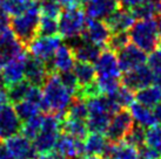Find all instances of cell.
Returning a JSON list of instances; mask_svg holds the SVG:
<instances>
[{
	"label": "cell",
	"mask_w": 161,
	"mask_h": 159,
	"mask_svg": "<svg viewBox=\"0 0 161 159\" xmlns=\"http://www.w3.org/2000/svg\"><path fill=\"white\" fill-rule=\"evenodd\" d=\"M61 6L57 1L53 0H42L40 3V15L41 17H48V18L58 19L61 13Z\"/></svg>",
	"instance_id": "cell-37"
},
{
	"label": "cell",
	"mask_w": 161,
	"mask_h": 159,
	"mask_svg": "<svg viewBox=\"0 0 161 159\" xmlns=\"http://www.w3.org/2000/svg\"><path fill=\"white\" fill-rule=\"evenodd\" d=\"M42 121H44V115L39 114V115L34 116L32 118L27 119L26 122H23L20 133H23L25 137L33 141L34 137H36V135L39 133V131L41 130Z\"/></svg>",
	"instance_id": "cell-31"
},
{
	"label": "cell",
	"mask_w": 161,
	"mask_h": 159,
	"mask_svg": "<svg viewBox=\"0 0 161 159\" xmlns=\"http://www.w3.org/2000/svg\"><path fill=\"white\" fill-rule=\"evenodd\" d=\"M153 112H154V116H155L158 124H161V102L158 105L154 106V111Z\"/></svg>",
	"instance_id": "cell-45"
},
{
	"label": "cell",
	"mask_w": 161,
	"mask_h": 159,
	"mask_svg": "<svg viewBox=\"0 0 161 159\" xmlns=\"http://www.w3.org/2000/svg\"><path fill=\"white\" fill-rule=\"evenodd\" d=\"M14 110L17 112L18 117L20 118L21 123L26 122L27 119L32 118L34 116L39 115L41 112L40 106L36 104L34 102L28 101V100H24V101L19 102L17 104H14Z\"/></svg>",
	"instance_id": "cell-29"
},
{
	"label": "cell",
	"mask_w": 161,
	"mask_h": 159,
	"mask_svg": "<svg viewBox=\"0 0 161 159\" xmlns=\"http://www.w3.org/2000/svg\"><path fill=\"white\" fill-rule=\"evenodd\" d=\"M58 75L60 77V81L67 88V90L71 93L72 96L75 97L76 95H78V91H79V83H78V80H76L73 70L58 73Z\"/></svg>",
	"instance_id": "cell-36"
},
{
	"label": "cell",
	"mask_w": 161,
	"mask_h": 159,
	"mask_svg": "<svg viewBox=\"0 0 161 159\" xmlns=\"http://www.w3.org/2000/svg\"><path fill=\"white\" fill-rule=\"evenodd\" d=\"M158 46H159V47H160V48H161V38H160V39H159V44H158Z\"/></svg>",
	"instance_id": "cell-49"
},
{
	"label": "cell",
	"mask_w": 161,
	"mask_h": 159,
	"mask_svg": "<svg viewBox=\"0 0 161 159\" xmlns=\"http://www.w3.org/2000/svg\"><path fill=\"white\" fill-rule=\"evenodd\" d=\"M40 19V1H34L25 13L9 19V28L15 39L27 49L38 36V26Z\"/></svg>",
	"instance_id": "cell-2"
},
{
	"label": "cell",
	"mask_w": 161,
	"mask_h": 159,
	"mask_svg": "<svg viewBox=\"0 0 161 159\" xmlns=\"http://www.w3.org/2000/svg\"><path fill=\"white\" fill-rule=\"evenodd\" d=\"M64 117L78 119V121H85L86 122L87 117H88V109H87V104H86L85 100L79 97L72 98Z\"/></svg>",
	"instance_id": "cell-27"
},
{
	"label": "cell",
	"mask_w": 161,
	"mask_h": 159,
	"mask_svg": "<svg viewBox=\"0 0 161 159\" xmlns=\"http://www.w3.org/2000/svg\"><path fill=\"white\" fill-rule=\"evenodd\" d=\"M95 67V74L97 79H120L121 77V70L119 68L118 63V58L114 52L111 49H105L101 50V53L99 55L98 60L94 62Z\"/></svg>",
	"instance_id": "cell-12"
},
{
	"label": "cell",
	"mask_w": 161,
	"mask_h": 159,
	"mask_svg": "<svg viewBox=\"0 0 161 159\" xmlns=\"http://www.w3.org/2000/svg\"><path fill=\"white\" fill-rule=\"evenodd\" d=\"M118 63L121 71H128L145 64L147 61L146 52L136 47L134 44H128L118 52Z\"/></svg>",
	"instance_id": "cell-13"
},
{
	"label": "cell",
	"mask_w": 161,
	"mask_h": 159,
	"mask_svg": "<svg viewBox=\"0 0 161 159\" xmlns=\"http://www.w3.org/2000/svg\"><path fill=\"white\" fill-rule=\"evenodd\" d=\"M21 124L23 123L14 110L13 104H11L9 102L0 103V139L1 141L20 132Z\"/></svg>",
	"instance_id": "cell-8"
},
{
	"label": "cell",
	"mask_w": 161,
	"mask_h": 159,
	"mask_svg": "<svg viewBox=\"0 0 161 159\" xmlns=\"http://www.w3.org/2000/svg\"><path fill=\"white\" fill-rule=\"evenodd\" d=\"M145 144L154 149H158L161 145V126L154 125L146 130Z\"/></svg>",
	"instance_id": "cell-38"
},
{
	"label": "cell",
	"mask_w": 161,
	"mask_h": 159,
	"mask_svg": "<svg viewBox=\"0 0 161 159\" xmlns=\"http://www.w3.org/2000/svg\"><path fill=\"white\" fill-rule=\"evenodd\" d=\"M154 82V73L151 70L148 66L138 67L135 69L125 71L121 76V84L126 88L130 89L132 91H138L147 85H151Z\"/></svg>",
	"instance_id": "cell-9"
},
{
	"label": "cell",
	"mask_w": 161,
	"mask_h": 159,
	"mask_svg": "<svg viewBox=\"0 0 161 159\" xmlns=\"http://www.w3.org/2000/svg\"><path fill=\"white\" fill-rule=\"evenodd\" d=\"M134 96L136 102L148 108H154L161 102V87L151 84L135 91Z\"/></svg>",
	"instance_id": "cell-24"
},
{
	"label": "cell",
	"mask_w": 161,
	"mask_h": 159,
	"mask_svg": "<svg viewBox=\"0 0 161 159\" xmlns=\"http://www.w3.org/2000/svg\"><path fill=\"white\" fill-rule=\"evenodd\" d=\"M73 73L75 75L78 83H79V89L86 88L95 82V67L94 63L84 61H75L74 67H73Z\"/></svg>",
	"instance_id": "cell-22"
},
{
	"label": "cell",
	"mask_w": 161,
	"mask_h": 159,
	"mask_svg": "<svg viewBox=\"0 0 161 159\" xmlns=\"http://www.w3.org/2000/svg\"><path fill=\"white\" fill-rule=\"evenodd\" d=\"M158 151H159V153H160V157H161V145L158 147Z\"/></svg>",
	"instance_id": "cell-48"
},
{
	"label": "cell",
	"mask_w": 161,
	"mask_h": 159,
	"mask_svg": "<svg viewBox=\"0 0 161 159\" xmlns=\"http://www.w3.org/2000/svg\"><path fill=\"white\" fill-rule=\"evenodd\" d=\"M146 0H122V7H126V8H132L136 5L141 4Z\"/></svg>",
	"instance_id": "cell-44"
},
{
	"label": "cell",
	"mask_w": 161,
	"mask_h": 159,
	"mask_svg": "<svg viewBox=\"0 0 161 159\" xmlns=\"http://www.w3.org/2000/svg\"><path fill=\"white\" fill-rule=\"evenodd\" d=\"M36 159H67L66 157H64L61 153H59L57 150H52L49 152L42 153V155H38Z\"/></svg>",
	"instance_id": "cell-41"
},
{
	"label": "cell",
	"mask_w": 161,
	"mask_h": 159,
	"mask_svg": "<svg viewBox=\"0 0 161 159\" xmlns=\"http://www.w3.org/2000/svg\"><path fill=\"white\" fill-rule=\"evenodd\" d=\"M114 1H116V3H120L121 0H114Z\"/></svg>",
	"instance_id": "cell-50"
},
{
	"label": "cell",
	"mask_w": 161,
	"mask_h": 159,
	"mask_svg": "<svg viewBox=\"0 0 161 159\" xmlns=\"http://www.w3.org/2000/svg\"><path fill=\"white\" fill-rule=\"evenodd\" d=\"M155 21V25H157L158 32H159V35L161 36V15H158L157 19H154Z\"/></svg>",
	"instance_id": "cell-46"
},
{
	"label": "cell",
	"mask_w": 161,
	"mask_h": 159,
	"mask_svg": "<svg viewBox=\"0 0 161 159\" xmlns=\"http://www.w3.org/2000/svg\"><path fill=\"white\" fill-rule=\"evenodd\" d=\"M61 119L63 118L52 115V114L44 115L41 130L32 141L36 155H42V153L54 150L60 131H61L60 130Z\"/></svg>",
	"instance_id": "cell-4"
},
{
	"label": "cell",
	"mask_w": 161,
	"mask_h": 159,
	"mask_svg": "<svg viewBox=\"0 0 161 159\" xmlns=\"http://www.w3.org/2000/svg\"><path fill=\"white\" fill-rule=\"evenodd\" d=\"M130 12L133 14L135 20H145V19H153L154 15L157 14V8H155V1L153 0H146L141 4L136 5L132 7Z\"/></svg>",
	"instance_id": "cell-30"
},
{
	"label": "cell",
	"mask_w": 161,
	"mask_h": 159,
	"mask_svg": "<svg viewBox=\"0 0 161 159\" xmlns=\"http://www.w3.org/2000/svg\"><path fill=\"white\" fill-rule=\"evenodd\" d=\"M9 17L0 8V34L9 29Z\"/></svg>",
	"instance_id": "cell-40"
},
{
	"label": "cell",
	"mask_w": 161,
	"mask_h": 159,
	"mask_svg": "<svg viewBox=\"0 0 161 159\" xmlns=\"http://www.w3.org/2000/svg\"><path fill=\"white\" fill-rule=\"evenodd\" d=\"M59 35L64 39H76L80 38L85 29L86 15L81 7L65 8L58 18Z\"/></svg>",
	"instance_id": "cell-5"
},
{
	"label": "cell",
	"mask_w": 161,
	"mask_h": 159,
	"mask_svg": "<svg viewBox=\"0 0 161 159\" xmlns=\"http://www.w3.org/2000/svg\"><path fill=\"white\" fill-rule=\"evenodd\" d=\"M112 35V32L108 28L107 23L98 19H86L85 29L80 35V39L90 41L100 47L106 46Z\"/></svg>",
	"instance_id": "cell-11"
},
{
	"label": "cell",
	"mask_w": 161,
	"mask_h": 159,
	"mask_svg": "<svg viewBox=\"0 0 161 159\" xmlns=\"http://www.w3.org/2000/svg\"><path fill=\"white\" fill-rule=\"evenodd\" d=\"M147 63L155 75H161V48L151 52L147 58Z\"/></svg>",
	"instance_id": "cell-39"
},
{
	"label": "cell",
	"mask_w": 161,
	"mask_h": 159,
	"mask_svg": "<svg viewBox=\"0 0 161 159\" xmlns=\"http://www.w3.org/2000/svg\"><path fill=\"white\" fill-rule=\"evenodd\" d=\"M128 44H130L128 32H118V33H112V35H111L106 46L112 52L118 53L119 50H121Z\"/></svg>",
	"instance_id": "cell-34"
},
{
	"label": "cell",
	"mask_w": 161,
	"mask_h": 159,
	"mask_svg": "<svg viewBox=\"0 0 161 159\" xmlns=\"http://www.w3.org/2000/svg\"><path fill=\"white\" fill-rule=\"evenodd\" d=\"M160 159H161V158H160Z\"/></svg>",
	"instance_id": "cell-51"
},
{
	"label": "cell",
	"mask_w": 161,
	"mask_h": 159,
	"mask_svg": "<svg viewBox=\"0 0 161 159\" xmlns=\"http://www.w3.org/2000/svg\"><path fill=\"white\" fill-rule=\"evenodd\" d=\"M48 74L49 70L45 62L32 56L27 52L26 60H25V80L28 81L32 85L42 88Z\"/></svg>",
	"instance_id": "cell-15"
},
{
	"label": "cell",
	"mask_w": 161,
	"mask_h": 159,
	"mask_svg": "<svg viewBox=\"0 0 161 159\" xmlns=\"http://www.w3.org/2000/svg\"><path fill=\"white\" fill-rule=\"evenodd\" d=\"M32 84L24 80L21 82H18V83L13 84V85H9L7 87V97H8V101L11 104H17L19 102L26 100L27 94H28V90L31 88Z\"/></svg>",
	"instance_id": "cell-28"
},
{
	"label": "cell",
	"mask_w": 161,
	"mask_h": 159,
	"mask_svg": "<svg viewBox=\"0 0 161 159\" xmlns=\"http://www.w3.org/2000/svg\"><path fill=\"white\" fill-rule=\"evenodd\" d=\"M75 58L73 54V49L68 44H60L59 48L55 50L53 58L51 60L47 68L49 73H64V71L73 70L75 63Z\"/></svg>",
	"instance_id": "cell-16"
},
{
	"label": "cell",
	"mask_w": 161,
	"mask_h": 159,
	"mask_svg": "<svg viewBox=\"0 0 161 159\" xmlns=\"http://www.w3.org/2000/svg\"><path fill=\"white\" fill-rule=\"evenodd\" d=\"M0 159H13V157L11 156L5 145L4 141H1V139H0Z\"/></svg>",
	"instance_id": "cell-43"
},
{
	"label": "cell",
	"mask_w": 161,
	"mask_h": 159,
	"mask_svg": "<svg viewBox=\"0 0 161 159\" xmlns=\"http://www.w3.org/2000/svg\"><path fill=\"white\" fill-rule=\"evenodd\" d=\"M133 125H134V119L130 111L126 109H120L112 116L107 129L105 130L107 141L111 143L124 141L127 133L133 128Z\"/></svg>",
	"instance_id": "cell-6"
},
{
	"label": "cell",
	"mask_w": 161,
	"mask_h": 159,
	"mask_svg": "<svg viewBox=\"0 0 161 159\" xmlns=\"http://www.w3.org/2000/svg\"><path fill=\"white\" fill-rule=\"evenodd\" d=\"M108 143L106 136L103 132H91L84 139V150L86 155L103 157Z\"/></svg>",
	"instance_id": "cell-23"
},
{
	"label": "cell",
	"mask_w": 161,
	"mask_h": 159,
	"mask_svg": "<svg viewBox=\"0 0 161 159\" xmlns=\"http://www.w3.org/2000/svg\"><path fill=\"white\" fill-rule=\"evenodd\" d=\"M72 47V46H71ZM73 54H74V58L76 61H84V62H94L98 60L99 55L101 53V47L98 44L90 42V41H86L79 38L78 44H75L73 47Z\"/></svg>",
	"instance_id": "cell-20"
},
{
	"label": "cell",
	"mask_w": 161,
	"mask_h": 159,
	"mask_svg": "<svg viewBox=\"0 0 161 159\" xmlns=\"http://www.w3.org/2000/svg\"><path fill=\"white\" fill-rule=\"evenodd\" d=\"M63 38L57 34L52 36H36L27 47V52L32 56L39 59L46 64H48L53 58L55 50L61 44Z\"/></svg>",
	"instance_id": "cell-7"
},
{
	"label": "cell",
	"mask_w": 161,
	"mask_h": 159,
	"mask_svg": "<svg viewBox=\"0 0 161 159\" xmlns=\"http://www.w3.org/2000/svg\"><path fill=\"white\" fill-rule=\"evenodd\" d=\"M81 7L88 18L105 20L120 7V4L114 0H81Z\"/></svg>",
	"instance_id": "cell-14"
},
{
	"label": "cell",
	"mask_w": 161,
	"mask_h": 159,
	"mask_svg": "<svg viewBox=\"0 0 161 159\" xmlns=\"http://www.w3.org/2000/svg\"><path fill=\"white\" fill-rule=\"evenodd\" d=\"M61 7L72 8V7H81V0H58Z\"/></svg>",
	"instance_id": "cell-42"
},
{
	"label": "cell",
	"mask_w": 161,
	"mask_h": 159,
	"mask_svg": "<svg viewBox=\"0 0 161 159\" xmlns=\"http://www.w3.org/2000/svg\"><path fill=\"white\" fill-rule=\"evenodd\" d=\"M4 143L13 159H36L38 157L32 141L23 133H15L4 139Z\"/></svg>",
	"instance_id": "cell-10"
},
{
	"label": "cell",
	"mask_w": 161,
	"mask_h": 159,
	"mask_svg": "<svg viewBox=\"0 0 161 159\" xmlns=\"http://www.w3.org/2000/svg\"><path fill=\"white\" fill-rule=\"evenodd\" d=\"M111 95L114 97V100L120 105V108H127V106H130L135 101L134 91H132L130 89L126 88L125 85H120L115 93L111 94Z\"/></svg>",
	"instance_id": "cell-35"
},
{
	"label": "cell",
	"mask_w": 161,
	"mask_h": 159,
	"mask_svg": "<svg viewBox=\"0 0 161 159\" xmlns=\"http://www.w3.org/2000/svg\"><path fill=\"white\" fill-rule=\"evenodd\" d=\"M105 22L107 23L108 28L112 33L127 32L135 22V18L130 8L122 7L120 5V7L114 13L111 14L107 19H105Z\"/></svg>",
	"instance_id": "cell-19"
},
{
	"label": "cell",
	"mask_w": 161,
	"mask_h": 159,
	"mask_svg": "<svg viewBox=\"0 0 161 159\" xmlns=\"http://www.w3.org/2000/svg\"><path fill=\"white\" fill-rule=\"evenodd\" d=\"M128 36L136 47L146 53H151L157 49L160 39L154 19L135 21L128 29Z\"/></svg>",
	"instance_id": "cell-3"
},
{
	"label": "cell",
	"mask_w": 161,
	"mask_h": 159,
	"mask_svg": "<svg viewBox=\"0 0 161 159\" xmlns=\"http://www.w3.org/2000/svg\"><path fill=\"white\" fill-rule=\"evenodd\" d=\"M33 3V0H0V8L12 18L25 13Z\"/></svg>",
	"instance_id": "cell-26"
},
{
	"label": "cell",
	"mask_w": 161,
	"mask_h": 159,
	"mask_svg": "<svg viewBox=\"0 0 161 159\" xmlns=\"http://www.w3.org/2000/svg\"><path fill=\"white\" fill-rule=\"evenodd\" d=\"M128 108H130L128 111L130 112V115L134 119V123L141 125L145 129L158 125V122L155 119V116H154L152 108H148V106L143 105V104L135 101Z\"/></svg>",
	"instance_id": "cell-21"
},
{
	"label": "cell",
	"mask_w": 161,
	"mask_h": 159,
	"mask_svg": "<svg viewBox=\"0 0 161 159\" xmlns=\"http://www.w3.org/2000/svg\"><path fill=\"white\" fill-rule=\"evenodd\" d=\"M57 34H59L58 19L40 15L39 26H38V36H52Z\"/></svg>",
	"instance_id": "cell-32"
},
{
	"label": "cell",
	"mask_w": 161,
	"mask_h": 159,
	"mask_svg": "<svg viewBox=\"0 0 161 159\" xmlns=\"http://www.w3.org/2000/svg\"><path fill=\"white\" fill-rule=\"evenodd\" d=\"M73 96L60 81L58 73H49L42 85V112L64 118Z\"/></svg>",
	"instance_id": "cell-1"
},
{
	"label": "cell",
	"mask_w": 161,
	"mask_h": 159,
	"mask_svg": "<svg viewBox=\"0 0 161 159\" xmlns=\"http://www.w3.org/2000/svg\"><path fill=\"white\" fill-rule=\"evenodd\" d=\"M60 130L64 133H67L72 137H75L78 139H85V137L88 135V128L85 121H78V119H72L64 117L61 119V125Z\"/></svg>",
	"instance_id": "cell-25"
},
{
	"label": "cell",
	"mask_w": 161,
	"mask_h": 159,
	"mask_svg": "<svg viewBox=\"0 0 161 159\" xmlns=\"http://www.w3.org/2000/svg\"><path fill=\"white\" fill-rule=\"evenodd\" d=\"M54 150H57L67 159H76L85 153L84 141L63 132L59 135Z\"/></svg>",
	"instance_id": "cell-18"
},
{
	"label": "cell",
	"mask_w": 161,
	"mask_h": 159,
	"mask_svg": "<svg viewBox=\"0 0 161 159\" xmlns=\"http://www.w3.org/2000/svg\"><path fill=\"white\" fill-rule=\"evenodd\" d=\"M145 137H146V129L142 128L141 125L134 123L133 128L130 129V131L127 133L124 141L130 143L132 145L136 146V147H141L145 145Z\"/></svg>",
	"instance_id": "cell-33"
},
{
	"label": "cell",
	"mask_w": 161,
	"mask_h": 159,
	"mask_svg": "<svg viewBox=\"0 0 161 159\" xmlns=\"http://www.w3.org/2000/svg\"><path fill=\"white\" fill-rule=\"evenodd\" d=\"M76 159H103V157H99V156L86 155V156H80V157H78Z\"/></svg>",
	"instance_id": "cell-47"
},
{
	"label": "cell",
	"mask_w": 161,
	"mask_h": 159,
	"mask_svg": "<svg viewBox=\"0 0 161 159\" xmlns=\"http://www.w3.org/2000/svg\"><path fill=\"white\" fill-rule=\"evenodd\" d=\"M27 52L24 55L8 61L0 68V75L4 80L6 87L21 82L25 80V60Z\"/></svg>",
	"instance_id": "cell-17"
}]
</instances>
